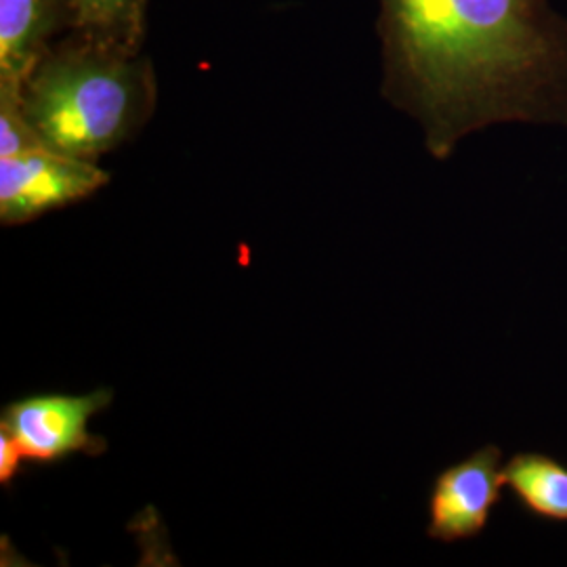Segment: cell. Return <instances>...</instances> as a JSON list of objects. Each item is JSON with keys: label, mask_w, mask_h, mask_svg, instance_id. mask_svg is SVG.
Wrapping results in <instances>:
<instances>
[{"label": "cell", "mask_w": 567, "mask_h": 567, "mask_svg": "<svg viewBox=\"0 0 567 567\" xmlns=\"http://www.w3.org/2000/svg\"><path fill=\"white\" fill-rule=\"evenodd\" d=\"M383 97L429 154L501 122L567 124V20L547 0H379Z\"/></svg>", "instance_id": "obj_1"}, {"label": "cell", "mask_w": 567, "mask_h": 567, "mask_svg": "<svg viewBox=\"0 0 567 567\" xmlns=\"http://www.w3.org/2000/svg\"><path fill=\"white\" fill-rule=\"evenodd\" d=\"M21 102L49 150L95 163L152 118L158 82L143 51L74 32L37 61Z\"/></svg>", "instance_id": "obj_2"}, {"label": "cell", "mask_w": 567, "mask_h": 567, "mask_svg": "<svg viewBox=\"0 0 567 567\" xmlns=\"http://www.w3.org/2000/svg\"><path fill=\"white\" fill-rule=\"evenodd\" d=\"M112 389H97L86 395H32L2 410L0 429L20 446L28 463L51 465L72 454L100 456L107 450L102 435L89 431L95 414L112 404Z\"/></svg>", "instance_id": "obj_3"}, {"label": "cell", "mask_w": 567, "mask_h": 567, "mask_svg": "<svg viewBox=\"0 0 567 567\" xmlns=\"http://www.w3.org/2000/svg\"><path fill=\"white\" fill-rule=\"evenodd\" d=\"M110 183L93 161L49 147L0 158V224L23 225L81 203Z\"/></svg>", "instance_id": "obj_4"}, {"label": "cell", "mask_w": 567, "mask_h": 567, "mask_svg": "<svg viewBox=\"0 0 567 567\" xmlns=\"http://www.w3.org/2000/svg\"><path fill=\"white\" fill-rule=\"evenodd\" d=\"M501 463L503 450L487 444L435 477L429 494L431 540L452 545L484 534L492 511L503 503Z\"/></svg>", "instance_id": "obj_5"}, {"label": "cell", "mask_w": 567, "mask_h": 567, "mask_svg": "<svg viewBox=\"0 0 567 567\" xmlns=\"http://www.w3.org/2000/svg\"><path fill=\"white\" fill-rule=\"evenodd\" d=\"M65 28L72 30L65 0H0V79L21 84Z\"/></svg>", "instance_id": "obj_6"}, {"label": "cell", "mask_w": 567, "mask_h": 567, "mask_svg": "<svg viewBox=\"0 0 567 567\" xmlns=\"http://www.w3.org/2000/svg\"><path fill=\"white\" fill-rule=\"evenodd\" d=\"M503 480L526 515L567 524V465L557 456L517 452L503 466Z\"/></svg>", "instance_id": "obj_7"}, {"label": "cell", "mask_w": 567, "mask_h": 567, "mask_svg": "<svg viewBox=\"0 0 567 567\" xmlns=\"http://www.w3.org/2000/svg\"><path fill=\"white\" fill-rule=\"evenodd\" d=\"M150 0H65L72 32L142 51Z\"/></svg>", "instance_id": "obj_8"}, {"label": "cell", "mask_w": 567, "mask_h": 567, "mask_svg": "<svg viewBox=\"0 0 567 567\" xmlns=\"http://www.w3.org/2000/svg\"><path fill=\"white\" fill-rule=\"evenodd\" d=\"M47 147L23 112L21 84L0 79V158Z\"/></svg>", "instance_id": "obj_9"}, {"label": "cell", "mask_w": 567, "mask_h": 567, "mask_svg": "<svg viewBox=\"0 0 567 567\" xmlns=\"http://www.w3.org/2000/svg\"><path fill=\"white\" fill-rule=\"evenodd\" d=\"M23 461L25 458L21 454L18 442L4 429H0V484H2V487H9L13 484Z\"/></svg>", "instance_id": "obj_10"}]
</instances>
